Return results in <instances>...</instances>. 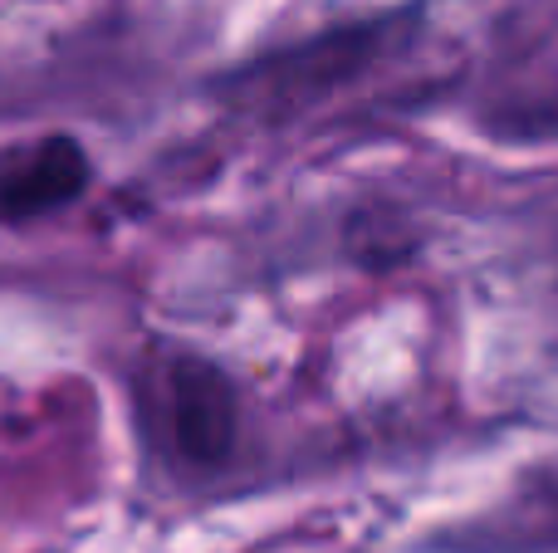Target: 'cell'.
Masks as SVG:
<instances>
[{
    "mask_svg": "<svg viewBox=\"0 0 558 553\" xmlns=\"http://www.w3.org/2000/svg\"><path fill=\"white\" fill-rule=\"evenodd\" d=\"M84 186H88V157L64 133L0 152V216L5 221H35L45 211H59Z\"/></svg>",
    "mask_w": 558,
    "mask_h": 553,
    "instance_id": "7a4b0ae2",
    "label": "cell"
},
{
    "mask_svg": "<svg viewBox=\"0 0 558 553\" xmlns=\"http://www.w3.org/2000/svg\"><path fill=\"white\" fill-rule=\"evenodd\" d=\"M167 441L192 466H221L235 446V388L216 362L172 358L162 362Z\"/></svg>",
    "mask_w": 558,
    "mask_h": 553,
    "instance_id": "6da1fadb",
    "label": "cell"
}]
</instances>
